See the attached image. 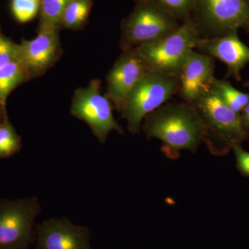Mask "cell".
Returning a JSON list of instances; mask_svg holds the SVG:
<instances>
[{"label": "cell", "instance_id": "1", "mask_svg": "<svg viewBox=\"0 0 249 249\" xmlns=\"http://www.w3.org/2000/svg\"><path fill=\"white\" fill-rule=\"evenodd\" d=\"M144 119L142 129L147 139L161 141L162 150L170 159L177 158L181 150L196 152L204 141V123L188 103L163 104Z\"/></svg>", "mask_w": 249, "mask_h": 249}, {"label": "cell", "instance_id": "2", "mask_svg": "<svg viewBox=\"0 0 249 249\" xmlns=\"http://www.w3.org/2000/svg\"><path fill=\"white\" fill-rule=\"evenodd\" d=\"M205 126L204 142L210 152L215 156L229 153L232 147L249 139L240 114L224 103L213 86L194 104Z\"/></svg>", "mask_w": 249, "mask_h": 249}, {"label": "cell", "instance_id": "3", "mask_svg": "<svg viewBox=\"0 0 249 249\" xmlns=\"http://www.w3.org/2000/svg\"><path fill=\"white\" fill-rule=\"evenodd\" d=\"M202 38L197 24L190 18L169 35L133 49L147 71L179 78L188 55Z\"/></svg>", "mask_w": 249, "mask_h": 249}, {"label": "cell", "instance_id": "4", "mask_svg": "<svg viewBox=\"0 0 249 249\" xmlns=\"http://www.w3.org/2000/svg\"><path fill=\"white\" fill-rule=\"evenodd\" d=\"M179 89V78L147 71L124 99L120 112L132 134L139 133L142 119L165 104Z\"/></svg>", "mask_w": 249, "mask_h": 249}, {"label": "cell", "instance_id": "5", "mask_svg": "<svg viewBox=\"0 0 249 249\" xmlns=\"http://www.w3.org/2000/svg\"><path fill=\"white\" fill-rule=\"evenodd\" d=\"M121 28V47L129 50L163 38L181 24L154 0H137Z\"/></svg>", "mask_w": 249, "mask_h": 249}, {"label": "cell", "instance_id": "6", "mask_svg": "<svg viewBox=\"0 0 249 249\" xmlns=\"http://www.w3.org/2000/svg\"><path fill=\"white\" fill-rule=\"evenodd\" d=\"M101 80L93 79L86 88L76 89L72 98L71 114L85 121L93 135L104 143L111 131L122 134L124 132L114 118L110 100L101 93Z\"/></svg>", "mask_w": 249, "mask_h": 249}, {"label": "cell", "instance_id": "7", "mask_svg": "<svg viewBox=\"0 0 249 249\" xmlns=\"http://www.w3.org/2000/svg\"><path fill=\"white\" fill-rule=\"evenodd\" d=\"M40 212L37 198L0 201V249H28L36 237Z\"/></svg>", "mask_w": 249, "mask_h": 249}, {"label": "cell", "instance_id": "8", "mask_svg": "<svg viewBox=\"0 0 249 249\" xmlns=\"http://www.w3.org/2000/svg\"><path fill=\"white\" fill-rule=\"evenodd\" d=\"M195 11L201 34L214 37L240 28L249 34V0H197Z\"/></svg>", "mask_w": 249, "mask_h": 249}, {"label": "cell", "instance_id": "9", "mask_svg": "<svg viewBox=\"0 0 249 249\" xmlns=\"http://www.w3.org/2000/svg\"><path fill=\"white\" fill-rule=\"evenodd\" d=\"M60 29L39 24L35 38L23 40L18 45V60L25 69L29 79L43 75L61 56Z\"/></svg>", "mask_w": 249, "mask_h": 249}, {"label": "cell", "instance_id": "10", "mask_svg": "<svg viewBox=\"0 0 249 249\" xmlns=\"http://www.w3.org/2000/svg\"><path fill=\"white\" fill-rule=\"evenodd\" d=\"M37 249H91L90 232L65 217L52 218L36 227Z\"/></svg>", "mask_w": 249, "mask_h": 249}, {"label": "cell", "instance_id": "11", "mask_svg": "<svg viewBox=\"0 0 249 249\" xmlns=\"http://www.w3.org/2000/svg\"><path fill=\"white\" fill-rule=\"evenodd\" d=\"M143 62L134 49L124 51L107 76L106 96L120 112L125 98L146 73Z\"/></svg>", "mask_w": 249, "mask_h": 249}, {"label": "cell", "instance_id": "12", "mask_svg": "<svg viewBox=\"0 0 249 249\" xmlns=\"http://www.w3.org/2000/svg\"><path fill=\"white\" fill-rule=\"evenodd\" d=\"M213 57L192 51L179 75V93L185 102L193 105L207 92L214 80Z\"/></svg>", "mask_w": 249, "mask_h": 249}, {"label": "cell", "instance_id": "13", "mask_svg": "<svg viewBox=\"0 0 249 249\" xmlns=\"http://www.w3.org/2000/svg\"><path fill=\"white\" fill-rule=\"evenodd\" d=\"M196 49L224 62L227 76L241 80L240 72L249 62V47L241 41L237 29L211 38L203 37Z\"/></svg>", "mask_w": 249, "mask_h": 249}, {"label": "cell", "instance_id": "14", "mask_svg": "<svg viewBox=\"0 0 249 249\" xmlns=\"http://www.w3.org/2000/svg\"><path fill=\"white\" fill-rule=\"evenodd\" d=\"M29 80L30 79L25 69L18 60L0 67V106L3 110L10 93Z\"/></svg>", "mask_w": 249, "mask_h": 249}, {"label": "cell", "instance_id": "15", "mask_svg": "<svg viewBox=\"0 0 249 249\" xmlns=\"http://www.w3.org/2000/svg\"><path fill=\"white\" fill-rule=\"evenodd\" d=\"M93 0H71L62 15L60 29L80 30L88 22Z\"/></svg>", "mask_w": 249, "mask_h": 249}, {"label": "cell", "instance_id": "16", "mask_svg": "<svg viewBox=\"0 0 249 249\" xmlns=\"http://www.w3.org/2000/svg\"><path fill=\"white\" fill-rule=\"evenodd\" d=\"M213 86L231 109L240 114L249 103V93L235 89L229 82L214 78Z\"/></svg>", "mask_w": 249, "mask_h": 249}, {"label": "cell", "instance_id": "17", "mask_svg": "<svg viewBox=\"0 0 249 249\" xmlns=\"http://www.w3.org/2000/svg\"><path fill=\"white\" fill-rule=\"evenodd\" d=\"M71 0H41L40 24L60 29V22L67 5Z\"/></svg>", "mask_w": 249, "mask_h": 249}, {"label": "cell", "instance_id": "18", "mask_svg": "<svg viewBox=\"0 0 249 249\" xmlns=\"http://www.w3.org/2000/svg\"><path fill=\"white\" fill-rule=\"evenodd\" d=\"M21 148V139L9 121L0 122V158H7Z\"/></svg>", "mask_w": 249, "mask_h": 249}, {"label": "cell", "instance_id": "19", "mask_svg": "<svg viewBox=\"0 0 249 249\" xmlns=\"http://www.w3.org/2000/svg\"><path fill=\"white\" fill-rule=\"evenodd\" d=\"M174 18L188 19L196 9L197 0H154Z\"/></svg>", "mask_w": 249, "mask_h": 249}, {"label": "cell", "instance_id": "20", "mask_svg": "<svg viewBox=\"0 0 249 249\" xmlns=\"http://www.w3.org/2000/svg\"><path fill=\"white\" fill-rule=\"evenodd\" d=\"M41 0H12L11 10L15 18L20 23L32 20L40 11Z\"/></svg>", "mask_w": 249, "mask_h": 249}, {"label": "cell", "instance_id": "21", "mask_svg": "<svg viewBox=\"0 0 249 249\" xmlns=\"http://www.w3.org/2000/svg\"><path fill=\"white\" fill-rule=\"evenodd\" d=\"M18 60V44L0 32V67Z\"/></svg>", "mask_w": 249, "mask_h": 249}, {"label": "cell", "instance_id": "22", "mask_svg": "<svg viewBox=\"0 0 249 249\" xmlns=\"http://www.w3.org/2000/svg\"><path fill=\"white\" fill-rule=\"evenodd\" d=\"M235 153L237 168L244 176L249 178V152L245 151L242 144H237L232 147Z\"/></svg>", "mask_w": 249, "mask_h": 249}, {"label": "cell", "instance_id": "23", "mask_svg": "<svg viewBox=\"0 0 249 249\" xmlns=\"http://www.w3.org/2000/svg\"><path fill=\"white\" fill-rule=\"evenodd\" d=\"M241 121L242 124H243V127L247 131L249 130V103L248 105L240 113Z\"/></svg>", "mask_w": 249, "mask_h": 249}, {"label": "cell", "instance_id": "24", "mask_svg": "<svg viewBox=\"0 0 249 249\" xmlns=\"http://www.w3.org/2000/svg\"><path fill=\"white\" fill-rule=\"evenodd\" d=\"M246 85H247V86H249V80L247 82V83H246Z\"/></svg>", "mask_w": 249, "mask_h": 249}, {"label": "cell", "instance_id": "25", "mask_svg": "<svg viewBox=\"0 0 249 249\" xmlns=\"http://www.w3.org/2000/svg\"><path fill=\"white\" fill-rule=\"evenodd\" d=\"M0 116H1V112H0Z\"/></svg>", "mask_w": 249, "mask_h": 249}]
</instances>
